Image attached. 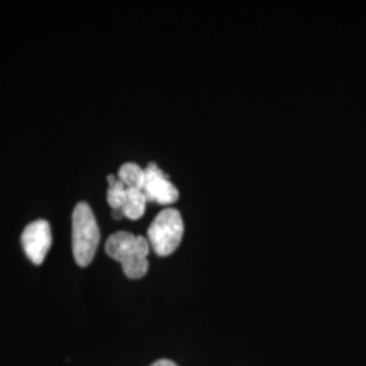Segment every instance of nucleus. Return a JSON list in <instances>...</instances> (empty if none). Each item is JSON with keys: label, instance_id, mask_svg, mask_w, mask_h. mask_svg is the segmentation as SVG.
I'll return each instance as SVG.
<instances>
[{"label": "nucleus", "instance_id": "nucleus-5", "mask_svg": "<svg viewBox=\"0 0 366 366\" xmlns=\"http://www.w3.org/2000/svg\"><path fill=\"white\" fill-rule=\"evenodd\" d=\"M144 171L143 193L148 202L170 205L178 199L179 192L177 186L171 182L162 169H159L157 163H149Z\"/></svg>", "mask_w": 366, "mask_h": 366}, {"label": "nucleus", "instance_id": "nucleus-9", "mask_svg": "<svg viewBox=\"0 0 366 366\" xmlns=\"http://www.w3.org/2000/svg\"><path fill=\"white\" fill-rule=\"evenodd\" d=\"M149 366H179L178 364H175L174 361L171 360H166V358H162V360H157L154 364H151Z\"/></svg>", "mask_w": 366, "mask_h": 366}, {"label": "nucleus", "instance_id": "nucleus-6", "mask_svg": "<svg viewBox=\"0 0 366 366\" xmlns=\"http://www.w3.org/2000/svg\"><path fill=\"white\" fill-rule=\"evenodd\" d=\"M147 198L143 190L140 189H128V196L121 212L124 217H128L131 220H139L144 216L145 207H147Z\"/></svg>", "mask_w": 366, "mask_h": 366}, {"label": "nucleus", "instance_id": "nucleus-1", "mask_svg": "<svg viewBox=\"0 0 366 366\" xmlns=\"http://www.w3.org/2000/svg\"><path fill=\"white\" fill-rule=\"evenodd\" d=\"M149 242L144 236L119 231L109 236L106 254L122 264L124 274L131 280H140L148 273Z\"/></svg>", "mask_w": 366, "mask_h": 366}, {"label": "nucleus", "instance_id": "nucleus-7", "mask_svg": "<svg viewBox=\"0 0 366 366\" xmlns=\"http://www.w3.org/2000/svg\"><path fill=\"white\" fill-rule=\"evenodd\" d=\"M145 171L136 163H125L118 171V179L127 186V189L143 190Z\"/></svg>", "mask_w": 366, "mask_h": 366}, {"label": "nucleus", "instance_id": "nucleus-2", "mask_svg": "<svg viewBox=\"0 0 366 366\" xmlns=\"http://www.w3.org/2000/svg\"><path fill=\"white\" fill-rule=\"evenodd\" d=\"M101 232L98 222L87 202H79L72 213V252L80 267L92 263L99 246Z\"/></svg>", "mask_w": 366, "mask_h": 366}, {"label": "nucleus", "instance_id": "nucleus-8", "mask_svg": "<svg viewBox=\"0 0 366 366\" xmlns=\"http://www.w3.org/2000/svg\"><path fill=\"white\" fill-rule=\"evenodd\" d=\"M109 182V190H107V204L113 208V210H121L124 207L127 196H128V189L124 183L118 179L114 175L107 177Z\"/></svg>", "mask_w": 366, "mask_h": 366}, {"label": "nucleus", "instance_id": "nucleus-4", "mask_svg": "<svg viewBox=\"0 0 366 366\" xmlns=\"http://www.w3.org/2000/svg\"><path fill=\"white\" fill-rule=\"evenodd\" d=\"M21 242L29 261L36 266L42 264L52 246V229L49 222L46 220L30 222L22 232Z\"/></svg>", "mask_w": 366, "mask_h": 366}, {"label": "nucleus", "instance_id": "nucleus-3", "mask_svg": "<svg viewBox=\"0 0 366 366\" xmlns=\"http://www.w3.org/2000/svg\"><path fill=\"white\" fill-rule=\"evenodd\" d=\"M184 224L179 210H162L148 228V242L159 257H169L182 242Z\"/></svg>", "mask_w": 366, "mask_h": 366}]
</instances>
